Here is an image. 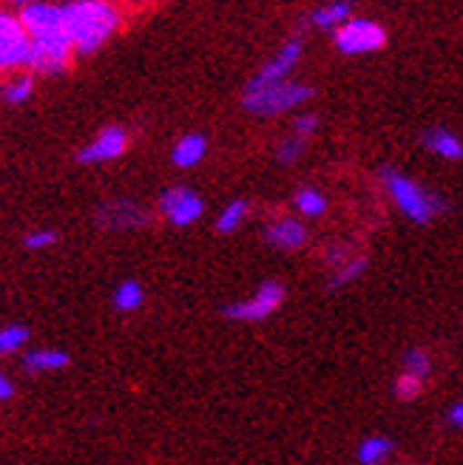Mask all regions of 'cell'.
I'll return each mask as SVG.
<instances>
[{
  "label": "cell",
  "mask_w": 463,
  "mask_h": 465,
  "mask_svg": "<svg viewBox=\"0 0 463 465\" xmlns=\"http://www.w3.org/2000/svg\"><path fill=\"white\" fill-rule=\"evenodd\" d=\"M63 9L65 32L75 43V52L83 57L100 52L123 26L120 9L106 4V0H75V4H65Z\"/></svg>",
  "instance_id": "1"
},
{
  "label": "cell",
  "mask_w": 463,
  "mask_h": 465,
  "mask_svg": "<svg viewBox=\"0 0 463 465\" xmlns=\"http://www.w3.org/2000/svg\"><path fill=\"white\" fill-rule=\"evenodd\" d=\"M381 182H384V188L389 193V199L398 204V211L415 222V224H427L432 222L438 213H444L447 211V202L444 196H435L429 193L424 184H418L415 179H409L407 173H401L398 168H381Z\"/></svg>",
  "instance_id": "2"
},
{
  "label": "cell",
  "mask_w": 463,
  "mask_h": 465,
  "mask_svg": "<svg viewBox=\"0 0 463 465\" xmlns=\"http://www.w3.org/2000/svg\"><path fill=\"white\" fill-rule=\"evenodd\" d=\"M316 91L305 83H276V85H245L242 108L253 116H282L313 100Z\"/></svg>",
  "instance_id": "3"
},
{
  "label": "cell",
  "mask_w": 463,
  "mask_h": 465,
  "mask_svg": "<svg viewBox=\"0 0 463 465\" xmlns=\"http://www.w3.org/2000/svg\"><path fill=\"white\" fill-rule=\"evenodd\" d=\"M75 54H77L75 52V43H72V37H68L65 29L49 32V35L32 37L26 68H29L32 74L55 77V74L68 72V65H72V57Z\"/></svg>",
  "instance_id": "4"
},
{
  "label": "cell",
  "mask_w": 463,
  "mask_h": 465,
  "mask_svg": "<svg viewBox=\"0 0 463 465\" xmlns=\"http://www.w3.org/2000/svg\"><path fill=\"white\" fill-rule=\"evenodd\" d=\"M333 43L344 57H361L381 52L387 43V32L381 23L369 17H350L341 29L333 32Z\"/></svg>",
  "instance_id": "5"
},
{
  "label": "cell",
  "mask_w": 463,
  "mask_h": 465,
  "mask_svg": "<svg viewBox=\"0 0 463 465\" xmlns=\"http://www.w3.org/2000/svg\"><path fill=\"white\" fill-rule=\"evenodd\" d=\"M285 298H287V292H285V287L279 282H265V284H259L257 292H250L247 298L237 301V304H227L222 312L230 321L259 323V321L270 318L276 310H279L285 304Z\"/></svg>",
  "instance_id": "6"
},
{
  "label": "cell",
  "mask_w": 463,
  "mask_h": 465,
  "mask_svg": "<svg viewBox=\"0 0 463 465\" xmlns=\"http://www.w3.org/2000/svg\"><path fill=\"white\" fill-rule=\"evenodd\" d=\"M32 37L12 12H0V72H12L29 63Z\"/></svg>",
  "instance_id": "7"
},
{
  "label": "cell",
  "mask_w": 463,
  "mask_h": 465,
  "mask_svg": "<svg viewBox=\"0 0 463 465\" xmlns=\"http://www.w3.org/2000/svg\"><path fill=\"white\" fill-rule=\"evenodd\" d=\"M159 213L166 222H171L174 227H191L194 222L202 219L205 213V202L199 199L196 191L191 188H168L159 196Z\"/></svg>",
  "instance_id": "8"
},
{
  "label": "cell",
  "mask_w": 463,
  "mask_h": 465,
  "mask_svg": "<svg viewBox=\"0 0 463 465\" xmlns=\"http://www.w3.org/2000/svg\"><path fill=\"white\" fill-rule=\"evenodd\" d=\"M151 222L143 204L131 199H111L97 207V224L103 230H140Z\"/></svg>",
  "instance_id": "9"
},
{
  "label": "cell",
  "mask_w": 463,
  "mask_h": 465,
  "mask_svg": "<svg viewBox=\"0 0 463 465\" xmlns=\"http://www.w3.org/2000/svg\"><path fill=\"white\" fill-rule=\"evenodd\" d=\"M305 54V43L302 40H287L279 52H276L257 74L250 77L247 85H276V83H287V77L293 74V68L298 65Z\"/></svg>",
  "instance_id": "10"
},
{
  "label": "cell",
  "mask_w": 463,
  "mask_h": 465,
  "mask_svg": "<svg viewBox=\"0 0 463 465\" xmlns=\"http://www.w3.org/2000/svg\"><path fill=\"white\" fill-rule=\"evenodd\" d=\"M126 148H128V131L123 125H108L91 139L88 145L80 148L77 162L80 165H100V162H111L123 156Z\"/></svg>",
  "instance_id": "11"
},
{
  "label": "cell",
  "mask_w": 463,
  "mask_h": 465,
  "mask_svg": "<svg viewBox=\"0 0 463 465\" xmlns=\"http://www.w3.org/2000/svg\"><path fill=\"white\" fill-rule=\"evenodd\" d=\"M17 17L23 23V29L29 32V37L65 29V9L57 4H23Z\"/></svg>",
  "instance_id": "12"
},
{
  "label": "cell",
  "mask_w": 463,
  "mask_h": 465,
  "mask_svg": "<svg viewBox=\"0 0 463 465\" xmlns=\"http://www.w3.org/2000/svg\"><path fill=\"white\" fill-rule=\"evenodd\" d=\"M307 239H310V232H307L305 222H298V219H276L265 230V242L276 250H285V252L302 250L307 244Z\"/></svg>",
  "instance_id": "13"
},
{
  "label": "cell",
  "mask_w": 463,
  "mask_h": 465,
  "mask_svg": "<svg viewBox=\"0 0 463 465\" xmlns=\"http://www.w3.org/2000/svg\"><path fill=\"white\" fill-rule=\"evenodd\" d=\"M421 145H424L429 153L441 156V159H447V162L463 159V139L455 136V134H452L449 128H444V125H432V128H427V131L421 134Z\"/></svg>",
  "instance_id": "14"
},
{
  "label": "cell",
  "mask_w": 463,
  "mask_h": 465,
  "mask_svg": "<svg viewBox=\"0 0 463 465\" xmlns=\"http://www.w3.org/2000/svg\"><path fill=\"white\" fill-rule=\"evenodd\" d=\"M207 153V139L202 134H185L176 139L171 151V162L176 168H196Z\"/></svg>",
  "instance_id": "15"
},
{
  "label": "cell",
  "mask_w": 463,
  "mask_h": 465,
  "mask_svg": "<svg viewBox=\"0 0 463 465\" xmlns=\"http://www.w3.org/2000/svg\"><path fill=\"white\" fill-rule=\"evenodd\" d=\"M68 363H72V358H68V352H63V349H29V352L23 355V366H26V371H32V375L57 371V369H65Z\"/></svg>",
  "instance_id": "16"
},
{
  "label": "cell",
  "mask_w": 463,
  "mask_h": 465,
  "mask_svg": "<svg viewBox=\"0 0 463 465\" xmlns=\"http://www.w3.org/2000/svg\"><path fill=\"white\" fill-rule=\"evenodd\" d=\"M350 12H353V4H347V0H338V4H324V6L313 9L310 23H313L316 29L336 32V29L344 26L347 20H350Z\"/></svg>",
  "instance_id": "17"
},
{
  "label": "cell",
  "mask_w": 463,
  "mask_h": 465,
  "mask_svg": "<svg viewBox=\"0 0 463 465\" xmlns=\"http://www.w3.org/2000/svg\"><path fill=\"white\" fill-rule=\"evenodd\" d=\"M111 304L117 312H136L143 304H146V290L140 282H134V278H128V282H120L117 290H114V298Z\"/></svg>",
  "instance_id": "18"
},
{
  "label": "cell",
  "mask_w": 463,
  "mask_h": 465,
  "mask_svg": "<svg viewBox=\"0 0 463 465\" xmlns=\"http://www.w3.org/2000/svg\"><path fill=\"white\" fill-rule=\"evenodd\" d=\"M392 440L384 437V434H369L361 440V446H358V462L361 465H384L387 457L392 454Z\"/></svg>",
  "instance_id": "19"
},
{
  "label": "cell",
  "mask_w": 463,
  "mask_h": 465,
  "mask_svg": "<svg viewBox=\"0 0 463 465\" xmlns=\"http://www.w3.org/2000/svg\"><path fill=\"white\" fill-rule=\"evenodd\" d=\"M247 213H250V207H247V202L245 199H234V202H227L225 207H222V213L216 216V232H222V236H227V232H237L242 224H245V219H247Z\"/></svg>",
  "instance_id": "20"
},
{
  "label": "cell",
  "mask_w": 463,
  "mask_h": 465,
  "mask_svg": "<svg viewBox=\"0 0 463 465\" xmlns=\"http://www.w3.org/2000/svg\"><path fill=\"white\" fill-rule=\"evenodd\" d=\"M293 202H296V211L305 219H321L327 213V196H324L318 188H298Z\"/></svg>",
  "instance_id": "21"
},
{
  "label": "cell",
  "mask_w": 463,
  "mask_h": 465,
  "mask_svg": "<svg viewBox=\"0 0 463 465\" xmlns=\"http://www.w3.org/2000/svg\"><path fill=\"white\" fill-rule=\"evenodd\" d=\"M364 272H367V259H364V255H353L350 262L341 264V267L333 272V278H330V290H341V287H347V284L358 282V278H361Z\"/></svg>",
  "instance_id": "22"
},
{
  "label": "cell",
  "mask_w": 463,
  "mask_h": 465,
  "mask_svg": "<svg viewBox=\"0 0 463 465\" xmlns=\"http://www.w3.org/2000/svg\"><path fill=\"white\" fill-rule=\"evenodd\" d=\"M26 343H29V330L23 323H9V327L0 330V358L20 352Z\"/></svg>",
  "instance_id": "23"
},
{
  "label": "cell",
  "mask_w": 463,
  "mask_h": 465,
  "mask_svg": "<svg viewBox=\"0 0 463 465\" xmlns=\"http://www.w3.org/2000/svg\"><path fill=\"white\" fill-rule=\"evenodd\" d=\"M404 371L407 375L427 381L432 375V358H429L427 349H409V352L404 355Z\"/></svg>",
  "instance_id": "24"
},
{
  "label": "cell",
  "mask_w": 463,
  "mask_h": 465,
  "mask_svg": "<svg viewBox=\"0 0 463 465\" xmlns=\"http://www.w3.org/2000/svg\"><path fill=\"white\" fill-rule=\"evenodd\" d=\"M32 91H35V77L32 74H20L4 88V100L12 103V105H20V103H26L32 97Z\"/></svg>",
  "instance_id": "25"
},
{
  "label": "cell",
  "mask_w": 463,
  "mask_h": 465,
  "mask_svg": "<svg viewBox=\"0 0 463 465\" xmlns=\"http://www.w3.org/2000/svg\"><path fill=\"white\" fill-rule=\"evenodd\" d=\"M305 151H307V139L290 134L285 143H279V148H276V159H279L282 165H293V162L305 156Z\"/></svg>",
  "instance_id": "26"
},
{
  "label": "cell",
  "mask_w": 463,
  "mask_h": 465,
  "mask_svg": "<svg viewBox=\"0 0 463 465\" xmlns=\"http://www.w3.org/2000/svg\"><path fill=\"white\" fill-rule=\"evenodd\" d=\"M424 391V381L415 378V375H407V371H401L398 381H396V398L398 401H418Z\"/></svg>",
  "instance_id": "27"
},
{
  "label": "cell",
  "mask_w": 463,
  "mask_h": 465,
  "mask_svg": "<svg viewBox=\"0 0 463 465\" xmlns=\"http://www.w3.org/2000/svg\"><path fill=\"white\" fill-rule=\"evenodd\" d=\"M23 244H26V250H49L57 244V232L55 230H32V232H26Z\"/></svg>",
  "instance_id": "28"
},
{
  "label": "cell",
  "mask_w": 463,
  "mask_h": 465,
  "mask_svg": "<svg viewBox=\"0 0 463 465\" xmlns=\"http://www.w3.org/2000/svg\"><path fill=\"white\" fill-rule=\"evenodd\" d=\"M316 131H318V116L316 114H302V116H296V120H293V136L310 139Z\"/></svg>",
  "instance_id": "29"
},
{
  "label": "cell",
  "mask_w": 463,
  "mask_h": 465,
  "mask_svg": "<svg viewBox=\"0 0 463 465\" xmlns=\"http://www.w3.org/2000/svg\"><path fill=\"white\" fill-rule=\"evenodd\" d=\"M350 259H353V252H350V247H347V244H330L327 250H324V262L333 264L336 270H338L341 264H347Z\"/></svg>",
  "instance_id": "30"
},
{
  "label": "cell",
  "mask_w": 463,
  "mask_h": 465,
  "mask_svg": "<svg viewBox=\"0 0 463 465\" xmlns=\"http://www.w3.org/2000/svg\"><path fill=\"white\" fill-rule=\"evenodd\" d=\"M447 423L458 431H463V401H455L447 411Z\"/></svg>",
  "instance_id": "31"
},
{
  "label": "cell",
  "mask_w": 463,
  "mask_h": 465,
  "mask_svg": "<svg viewBox=\"0 0 463 465\" xmlns=\"http://www.w3.org/2000/svg\"><path fill=\"white\" fill-rule=\"evenodd\" d=\"M12 398H15V383L4 375V371H0V403L12 401Z\"/></svg>",
  "instance_id": "32"
}]
</instances>
